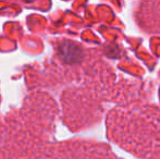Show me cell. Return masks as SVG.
I'll list each match as a JSON object with an SVG mask.
<instances>
[{"label":"cell","instance_id":"obj_1","mask_svg":"<svg viewBox=\"0 0 160 159\" xmlns=\"http://www.w3.org/2000/svg\"><path fill=\"white\" fill-rule=\"evenodd\" d=\"M55 159H112L111 152L103 145L89 143H69L53 147Z\"/></svg>","mask_w":160,"mask_h":159}]
</instances>
